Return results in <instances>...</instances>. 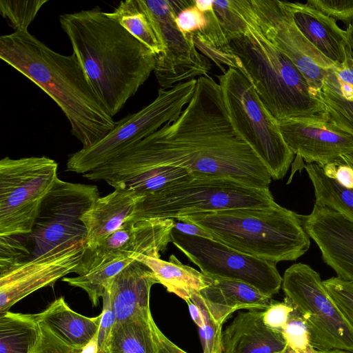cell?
I'll return each mask as SVG.
<instances>
[{"mask_svg": "<svg viewBox=\"0 0 353 353\" xmlns=\"http://www.w3.org/2000/svg\"><path fill=\"white\" fill-rule=\"evenodd\" d=\"M166 165L261 189L269 188L272 180L264 164L234 130L221 87L209 75L196 79L191 100L175 121L85 177L112 187L139 172Z\"/></svg>", "mask_w": 353, "mask_h": 353, "instance_id": "6da1fadb", "label": "cell"}, {"mask_svg": "<svg viewBox=\"0 0 353 353\" xmlns=\"http://www.w3.org/2000/svg\"><path fill=\"white\" fill-rule=\"evenodd\" d=\"M59 19L94 91L113 117L154 72L155 55L98 7Z\"/></svg>", "mask_w": 353, "mask_h": 353, "instance_id": "7a4b0ae2", "label": "cell"}, {"mask_svg": "<svg viewBox=\"0 0 353 353\" xmlns=\"http://www.w3.org/2000/svg\"><path fill=\"white\" fill-rule=\"evenodd\" d=\"M0 58L57 103L82 148L98 142L117 125L74 54H59L25 30L1 36Z\"/></svg>", "mask_w": 353, "mask_h": 353, "instance_id": "3957f363", "label": "cell"}, {"mask_svg": "<svg viewBox=\"0 0 353 353\" xmlns=\"http://www.w3.org/2000/svg\"><path fill=\"white\" fill-rule=\"evenodd\" d=\"M249 22L245 34L229 41L230 49L237 59L239 70L250 81L267 110L278 122H328L325 105L318 92L292 61L260 32L253 8Z\"/></svg>", "mask_w": 353, "mask_h": 353, "instance_id": "277c9868", "label": "cell"}, {"mask_svg": "<svg viewBox=\"0 0 353 353\" xmlns=\"http://www.w3.org/2000/svg\"><path fill=\"white\" fill-rule=\"evenodd\" d=\"M175 221L195 224L214 240L275 263L296 260L310 245L299 214L276 203L265 208L191 214Z\"/></svg>", "mask_w": 353, "mask_h": 353, "instance_id": "5b68a950", "label": "cell"}, {"mask_svg": "<svg viewBox=\"0 0 353 353\" xmlns=\"http://www.w3.org/2000/svg\"><path fill=\"white\" fill-rule=\"evenodd\" d=\"M276 203L270 189H261L225 177L190 174L161 190L148 194L134 206L130 220L178 218L195 213Z\"/></svg>", "mask_w": 353, "mask_h": 353, "instance_id": "8992f818", "label": "cell"}, {"mask_svg": "<svg viewBox=\"0 0 353 353\" xmlns=\"http://www.w3.org/2000/svg\"><path fill=\"white\" fill-rule=\"evenodd\" d=\"M218 79L224 105L236 133L252 149L272 179H283L294 154L284 141L278 121L243 72L228 68Z\"/></svg>", "mask_w": 353, "mask_h": 353, "instance_id": "52a82bcc", "label": "cell"}, {"mask_svg": "<svg viewBox=\"0 0 353 353\" xmlns=\"http://www.w3.org/2000/svg\"><path fill=\"white\" fill-rule=\"evenodd\" d=\"M196 83V79L170 89L159 88L157 97L150 104L117 121L115 127L94 145L72 154L66 170L82 174L92 171L175 121L191 100Z\"/></svg>", "mask_w": 353, "mask_h": 353, "instance_id": "ba28073f", "label": "cell"}, {"mask_svg": "<svg viewBox=\"0 0 353 353\" xmlns=\"http://www.w3.org/2000/svg\"><path fill=\"white\" fill-rule=\"evenodd\" d=\"M57 167L44 156L0 161V236L32 232L42 201L57 178Z\"/></svg>", "mask_w": 353, "mask_h": 353, "instance_id": "9c48e42d", "label": "cell"}, {"mask_svg": "<svg viewBox=\"0 0 353 353\" xmlns=\"http://www.w3.org/2000/svg\"><path fill=\"white\" fill-rule=\"evenodd\" d=\"M281 286L285 298L303 316L316 350L353 352V329L316 271L307 264H293L285 271Z\"/></svg>", "mask_w": 353, "mask_h": 353, "instance_id": "30bf717a", "label": "cell"}, {"mask_svg": "<svg viewBox=\"0 0 353 353\" xmlns=\"http://www.w3.org/2000/svg\"><path fill=\"white\" fill-rule=\"evenodd\" d=\"M153 26L161 52L155 56L154 72L160 88L208 76L210 61L196 49L194 34H185L177 28L175 18L194 0H139Z\"/></svg>", "mask_w": 353, "mask_h": 353, "instance_id": "8fae6325", "label": "cell"}, {"mask_svg": "<svg viewBox=\"0 0 353 353\" xmlns=\"http://www.w3.org/2000/svg\"><path fill=\"white\" fill-rule=\"evenodd\" d=\"M100 196L97 186L57 178L41 204L30 236L32 257L75 242L85 241L87 230L81 218Z\"/></svg>", "mask_w": 353, "mask_h": 353, "instance_id": "7c38bea8", "label": "cell"}, {"mask_svg": "<svg viewBox=\"0 0 353 353\" xmlns=\"http://www.w3.org/2000/svg\"><path fill=\"white\" fill-rule=\"evenodd\" d=\"M171 243L208 276L245 282L272 297L282 285L275 263L261 259L214 239L183 234L173 228Z\"/></svg>", "mask_w": 353, "mask_h": 353, "instance_id": "4fadbf2b", "label": "cell"}, {"mask_svg": "<svg viewBox=\"0 0 353 353\" xmlns=\"http://www.w3.org/2000/svg\"><path fill=\"white\" fill-rule=\"evenodd\" d=\"M260 32L286 55L309 85L320 91L336 65L319 52L296 26L287 1L250 0Z\"/></svg>", "mask_w": 353, "mask_h": 353, "instance_id": "5bb4252c", "label": "cell"}, {"mask_svg": "<svg viewBox=\"0 0 353 353\" xmlns=\"http://www.w3.org/2000/svg\"><path fill=\"white\" fill-rule=\"evenodd\" d=\"M84 244L75 242L0 270V315L32 292L53 286L73 272L82 259Z\"/></svg>", "mask_w": 353, "mask_h": 353, "instance_id": "9a60e30c", "label": "cell"}, {"mask_svg": "<svg viewBox=\"0 0 353 353\" xmlns=\"http://www.w3.org/2000/svg\"><path fill=\"white\" fill-rule=\"evenodd\" d=\"M174 220L150 219L128 221L101 245L84 249L82 259L73 273L83 275L89 271L119 258L144 255L160 258L171 242Z\"/></svg>", "mask_w": 353, "mask_h": 353, "instance_id": "2e32d148", "label": "cell"}, {"mask_svg": "<svg viewBox=\"0 0 353 353\" xmlns=\"http://www.w3.org/2000/svg\"><path fill=\"white\" fill-rule=\"evenodd\" d=\"M299 216L304 230L318 245L323 261L338 277L353 283V221L316 204L310 214Z\"/></svg>", "mask_w": 353, "mask_h": 353, "instance_id": "e0dca14e", "label": "cell"}, {"mask_svg": "<svg viewBox=\"0 0 353 353\" xmlns=\"http://www.w3.org/2000/svg\"><path fill=\"white\" fill-rule=\"evenodd\" d=\"M278 124L288 148L307 163L323 166L353 153V137L328 122L285 120Z\"/></svg>", "mask_w": 353, "mask_h": 353, "instance_id": "ac0fdd59", "label": "cell"}, {"mask_svg": "<svg viewBox=\"0 0 353 353\" xmlns=\"http://www.w3.org/2000/svg\"><path fill=\"white\" fill-rule=\"evenodd\" d=\"M159 283L152 271L135 260L114 279L108 292L116 321L136 317L149 319L152 286Z\"/></svg>", "mask_w": 353, "mask_h": 353, "instance_id": "d6986e66", "label": "cell"}, {"mask_svg": "<svg viewBox=\"0 0 353 353\" xmlns=\"http://www.w3.org/2000/svg\"><path fill=\"white\" fill-rule=\"evenodd\" d=\"M143 197L134 190L123 188L99 196L81 218L87 230L85 249L96 248L128 221L135 205Z\"/></svg>", "mask_w": 353, "mask_h": 353, "instance_id": "ffe728a7", "label": "cell"}, {"mask_svg": "<svg viewBox=\"0 0 353 353\" xmlns=\"http://www.w3.org/2000/svg\"><path fill=\"white\" fill-rule=\"evenodd\" d=\"M263 310L240 312L222 333L223 353H281L286 347L282 333L269 328Z\"/></svg>", "mask_w": 353, "mask_h": 353, "instance_id": "44dd1931", "label": "cell"}, {"mask_svg": "<svg viewBox=\"0 0 353 353\" xmlns=\"http://www.w3.org/2000/svg\"><path fill=\"white\" fill-rule=\"evenodd\" d=\"M296 26L306 39L335 65L346 59V30L336 21L314 8L301 2L287 1Z\"/></svg>", "mask_w": 353, "mask_h": 353, "instance_id": "7402d4cb", "label": "cell"}, {"mask_svg": "<svg viewBox=\"0 0 353 353\" xmlns=\"http://www.w3.org/2000/svg\"><path fill=\"white\" fill-rule=\"evenodd\" d=\"M210 277V284L201 290L199 294L212 317L221 325L236 310H265L273 301L272 297L245 282L218 276Z\"/></svg>", "mask_w": 353, "mask_h": 353, "instance_id": "603a6c76", "label": "cell"}, {"mask_svg": "<svg viewBox=\"0 0 353 353\" xmlns=\"http://www.w3.org/2000/svg\"><path fill=\"white\" fill-rule=\"evenodd\" d=\"M36 315L40 325L72 350L82 348L95 336L102 317L101 313L87 317L73 311L63 296Z\"/></svg>", "mask_w": 353, "mask_h": 353, "instance_id": "cb8c5ba5", "label": "cell"}, {"mask_svg": "<svg viewBox=\"0 0 353 353\" xmlns=\"http://www.w3.org/2000/svg\"><path fill=\"white\" fill-rule=\"evenodd\" d=\"M136 260L148 266L168 292L186 302L193 294L199 292L211 283L210 276L183 264L174 254L170 255L168 261L144 255L138 256Z\"/></svg>", "mask_w": 353, "mask_h": 353, "instance_id": "d4e9b609", "label": "cell"}, {"mask_svg": "<svg viewBox=\"0 0 353 353\" xmlns=\"http://www.w3.org/2000/svg\"><path fill=\"white\" fill-rule=\"evenodd\" d=\"M41 337L36 314L0 315V353H31Z\"/></svg>", "mask_w": 353, "mask_h": 353, "instance_id": "484cf974", "label": "cell"}, {"mask_svg": "<svg viewBox=\"0 0 353 353\" xmlns=\"http://www.w3.org/2000/svg\"><path fill=\"white\" fill-rule=\"evenodd\" d=\"M151 316L116 321L107 343L106 353H157Z\"/></svg>", "mask_w": 353, "mask_h": 353, "instance_id": "4316f807", "label": "cell"}, {"mask_svg": "<svg viewBox=\"0 0 353 353\" xmlns=\"http://www.w3.org/2000/svg\"><path fill=\"white\" fill-rule=\"evenodd\" d=\"M304 168L314 190L315 204L338 212L353 221V188H347L327 176L323 166L307 163Z\"/></svg>", "mask_w": 353, "mask_h": 353, "instance_id": "83f0119b", "label": "cell"}, {"mask_svg": "<svg viewBox=\"0 0 353 353\" xmlns=\"http://www.w3.org/2000/svg\"><path fill=\"white\" fill-rule=\"evenodd\" d=\"M106 13L150 50L155 56L161 52L162 49L153 26L139 0L122 1L112 12Z\"/></svg>", "mask_w": 353, "mask_h": 353, "instance_id": "f1b7e54d", "label": "cell"}, {"mask_svg": "<svg viewBox=\"0 0 353 353\" xmlns=\"http://www.w3.org/2000/svg\"><path fill=\"white\" fill-rule=\"evenodd\" d=\"M136 260L135 257L119 258L101 265L83 275L63 277L62 281L70 285L83 290L88 295L93 307L109 291L115 277Z\"/></svg>", "mask_w": 353, "mask_h": 353, "instance_id": "f546056e", "label": "cell"}, {"mask_svg": "<svg viewBox=\"0 0 353 353\" xmlns=\"http://www.w3.org/2000/svg\"><path fill=\"white\" fill-rule=\"evenodd\" d=\"M318 96L325 105L328 123L353 137V99L343 96L332 68L327 70Z\"/></svg>", "mask_w": 353, "mask_h": 353, "instance_id": "4dcf8cb0", "label": "cell"}, {"mask_svg": "<svg viewBox=\"0 0 353 353\" xmlns=\"http://www.w3.org/2000/svg\"><path fill=\"white\" fill-rule=\"evenodd\" d=\"M188 170L174 166H160L139 172L112 186L136 191L143 196L158 192L190 174Z\"/></svg>", "mask_w": 353, "mask_h": 353, "instance_id": "1f68e13d", "label": "cell"}, {"mask_svg": "<svg viewBox=\"0 0 353 353\" xmlns=\"http://www.w3.org/2000/svg\"><path fill=\"white\" fill-rule=\"evenodd\" d=\"M213 8L223 33L230 41L249 29L250 0H213Z\"/></svg>", "mask_w": 353, "mask_h": 353, "instance_id": "d6a6232c", "label": "cell"}, {"mask_svg": "<svg viewBox=\"0 0 353 353\" xmlns=\"http://www.w3.org/2000/svg\"><path fill=\"white\" fill-rule=\"evenodd\" d=\"M48 0H1L0 13L14 31H25Z\"/></svg>", "mask_w": 353, "mask_h": 353, "instance_id": "836d02e7", "label": "cell"}, {"mask_svg": "<svg viewBox=\"0 0 353 353\" xmlns=\"http://www.w3.org/2000/svg\"><path fill=\"white\" fill-rule=\"evenodd\" d=\"M190 300L199 307L202 314L203 324L199 327V332L203 353H223L222 325L212 317L199 292L193 294Z\"/></svg>", "mask_w": 353, "mask_h": 353, "instance_id": "e575fe53", "label": "cell"}, {"mask_svg": "<svg viewBox=\"0 0 353 353\" xmlns=\"http://www.w3.org/2000/svg\"><path fill=\"white\" fill-rule=\"evenodd\" d=\"M281 333L287 345L296 352L318 353L312 344L307 325L295 307Z\"/></svg>", "mask_w": 353, "mask_h": 353, "instance_id": "d590c367", "label": "cell"}, {"mask_svg": "<svg viewBox=\"0 0 353 353\" xmlns=\"http://www.w3.org/2000/svg\"><path fill=\"white\" fill-rule=\"evenodd\" d=\"M328 294L353 329V283L339 277L323 281Z\"/></svg>", "mask_w": 353, "mask_h": 353, "instance_id": "8d00e7d4", "label": "cell"}, {"mask_svg": "<svg viewBox=\"0 0 353 353\" xmlns=\"http://www.w3.org/2000/svg\"><path fill=\"white\" fill-rule=\"evenodd\" d=\"M306 3L348 26L353 23V0H307Z\"/></svg>", "mask_w": 353, "mask_h": 353, "instance_id": "74e56055", "label": "cell"}, {"mask_svg": "<svg viewBox=\"0 0 353 353\" xmlns=\"http://www.w3.org/2000/svg\"><path fill=\"white\" fill-rule=\"evenodd\" d=\"M175 23L183 34H194L205 29L208 19L194 4L181 10L176 16Z\"/></svg>", "mask_w": 353, "mask_h": 353, "instance_id": "f35d334b", "label": "cell"}, {"mask_svg": "<svg viewBox=\"0 0 353 353\" xmlns=\"http://www.w3.org/2000/svg\"><path fill=\"white\" fill-rule=\"evenodd\" d=\"M294 306L286 298L283 302L273 301L271 305L263 310L264 323L269 328L282 332Z\"/></svg>", "mask_w": 353, "mask_h": 353, "instance_id": "ab89813d", "label": "cell"}, {"mask_svg": "<svg viewBox=\"0 0 353 353\" xmlns=\"http://www.w3.org/2000/svg\"><path fill=\"white\" fill-rule=\"evenodd\" d=\"M102 317L98 330V346L99 353H106L107 343L111 334L113 326L116 322V318L111 309L108 293L103 297Z\"/></svg>", "mask_w": 353, "mask_h": 353, "instance_id": "60d3db41", "label": "cell"}, {"mask_svg": "<svg viewBox=\"0 0 353 353\" xmlns=\"http://www.w3.org/2000/svg\"><path fill=\"white\" fill-rule=\"evenodd\" d=\"M345 53L346 59L344 63L336 65L332 70L337 77L343 96L347 99H353V59L347 44Z\"/></svg>", "mask_w": 353, "mask_h": 353, "instance_id": "b9f144b4", "label": "cell"}, {"mask_svg": "<svg viewBox=\"0 0 353 353\" xmlns=\"http://www.w3.org/2000/svg\"><path fill=\"white\" fill-rule=\"evenodd\" d=\"M41 327V337L31 353H72V349L54 336L43 326Z\"/></svg>", "mask_w": 353, "mask_h": 353, "instance_id": "7bdbcfd3", "label": "cell"}, {"mask_svg": "<svg viewBox=\"0 0 353 353\" xmlns=\"http://www.w3.org/2000/svg\"><path fill=\"white\" fill-rule=\"evenodd\" d=\"M157 353H188L175 345L159 330L152 316L150 318Z\"/></svg>", "mask_w": 353, "mask_h": 353, "instance_id": "ee69618b", "label": "cell"}, {"mask_svg": "<svg viewBox=\"0 0 353 353\" xmlns=\"http://www.w3.org/2000/svg\"><path fill=\"white\" fill-rule=\"evenodd\" d=\"M336 178L339 184L347 188H353V169L343 163L341 158L336 162Z\"/></svg>", "mask_w": 353, "mask_h": 353, "instance_id": "f6af8a7d", "label": "cell"}, {"mask_svg": "<svg viewBox=\"0 0 353 353\" xmlns=\"http://www.w3.org/2000/svg\"><path fill=\"white\" fill-rule=\"evenodd\" d=\"M174 228L176 230L188 235L204 237L213 239L212 236L199 226L191 223L174 220Z\"/></svg>", "mask_w": 353, "mask_h": 353, "instance_id": "bcb514c9", "label": "cell"}, {"mask_svg": "<svg viewBox=\"0 0 353 353\" xmlns=\"http://www.w3.org/2000/svg\"><path fill=\"white\" fill-rule=\"evenodd\" d=\"M72 353H99L98 332L85 346L81 349L73 350Z\"/></svg>", "mask_w": 353, "mask_h": 353, "instance_id": "7dc6e473", "label": "cell"}, {"mask_svg": "<svg viewBox=\"0 0 353 353\" xmlns=\"http://www.w3.org/2000/svg\"><path fill=\"white\" fill-rule=\"evenodd\" d=\"M186 303H188L192 319L198 327H200L203 324L202 314L200 309L190 300Z\"/></svg>", "mask_w": 353, "mask_h": 353, "instance_id": "c3c4849f", "label": "cell"}, {"mask_svg": "<svg viewBox=\"0 0 353 353\" xmlns=\"http://www.w3.org/2000/svg\"><path fill=\"white\" fill-rule=\"evenodd\" d=\"M194 6L203 13L213 10V0H194Z\"/></svg>", "mask_w": 353, "mask_h": 353, "instance_id": "681fc988", "label": "cell"}, {"mask_svg": "<svg viewBox=\"0 0 353 353\" xmlns=\"http://www.w3.org/2000/svg\"><path fill=\"white\" fill-rule=\"evenodd\" d=\"M346 39L353 59V23L347 26L346 30Z\"/></svg>", "mask_w": 353, "mask_h": 353, "instance_id": "f907efd6", "label": "cell"}, {"mask_svg": "<svg viewBox=\"0 0 353 353\" xmlns=\"http://www.w3.org/2000/svg\"><path fill=\"white\" fill-rule=\"evenodd\" d=\"M341 161L353 169V153L341 157Z\"/></svg>", "mask_w": 353, "mask_h": 353, "instance_id": "816d5d0a", "label": "cell"}, {"mask_svg": "<svg viewBox=\"0 0 353 353\" xmlns=\"http://www.w3.org/2000/svg\"><path fill=\"white\" fill-rule=\"evenodd\" d=\"M318 353H353L352 352L340 350V349H331L325 350H317Z\"/></svg>", "mask_w": 353, "mask_h": 353, "instance_id": "f5cc1de1", "label": "cell"}, {"mask_svg": "<svg viewBox=\"0 0 353 353\" xmlns=\"http://www.w3.org/2000/svg\"><path fill=\"white\" fill-rule=\"evenodd\" d=\"M281 353H297L288 345H286Z\"/></svg>", "mask_w": 353, "mask_h": 353, "instance_id": "db71d44e", "label": "cell"}]
</instances>
